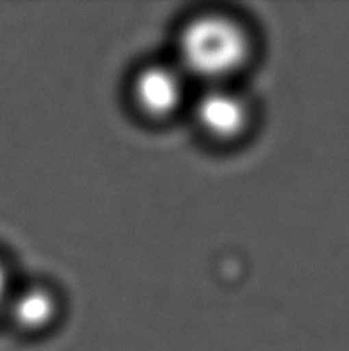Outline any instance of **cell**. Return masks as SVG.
<instances>
[{
    "instance_id": "obj_1",
    "label": "cell",
    "mask_w": 349,
    "mask_h": 351,
    "mask_svg": "<svg viewBox=\"0 0 349 351\" xmlns=\"http://www.w3.org/2000/svg\"><path fill=\"white\" fill-rule=\"evenodd\" d=\"M177 47L181 71L212 84L242 69L250 53L243 27L218 14L188 21L180 31Z\"/></svg>"
},
{
    "instance_id": "obj_2",
    "label": "cell",
    "mask_w": 349,
    "mask_h": 351,
    "mask_svg": "<svg viewBox=\"0 0 349 351\" xmlns=\"http://www.w3.org/2000/svg\"><path fill=\"white\" fill-rule=\"evenodd\" d=\"M195 120L212 139H235L248 123V106L236 93L212 86L198 96Z\"/></svg>"
},
{
    "instance_id": "obj_3",
    "label": "cell",
    "mask_w": 349,
    "mask_h": 351,
    "mask_svg": "<svg viewBox=\"0 0 349 351\" xmlns=\"http://www.w3.org/2000/svg\"><path fill=\"white\" fill-rule=\"evenodd\" d=\"M133 99L146 115L163 119L180 106L183 96L180 72L166 65L144 67L133 79Z\"/></svg>"
},
{
    "instance_id": "obj_4",
    "label": "cell",
    "mask_w": 349,
    "mask_h": 351,
    "mask_svg": "<svg viewBox=\"0 0 349 351\" xmlns=\"http://www.w3.org/2000/svg\"><path fill=\"white\" fill-rule=\"evenodd\" d=\"M5 311L23 331H40L51 324L57 314V300L48 290L29 287L12 293Z\"/></svg>"
},
{
    "instance_id": "obj_5",
    "label": "cell",
    "mask_w": 349,
    "mask_h": 351,
    "mask_svg": "<svg viewBox=\"0 0 349 351\" xmlns=\"http://www.w3.org/2000/svg\"><path fill=\"white\" fill-rule=\"evenodd\" d=\"M10 295H12V291H10L9 274H7L3 264L0 263V311H5Z\"/></svg>"
}]
</instances>
